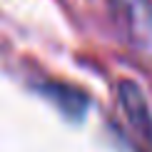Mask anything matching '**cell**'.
<instances>
[{
	"instance_id": "6da1fadb",
	"label": "cell",
	"mask_w": 152,
	"mask_h": 152,
	"mask_svg": "<svg viewBox=\"0 0 152 152\" xmlns=\"http://www.w3.org/2000/svg\"><path fill=\"white\" fill-rule=\"evenodd\" d=\"M117 97H120V105H122L130 125L135 127V132H140L147 142H152V115H150V107H147V100H145L142 90L135 82L122 80Z\"/></svg>"
},
{
	"instance_id": "7a4b0ae2",
	"label": "cell",
	"mask_w": 152,
	"mask_h": 152,
	"mask_svg": "<svg viewBox=\"0 0 152 152\" xmlns=\"http://www.w3.org/2000/svg\"><path fill=\"white\" fill-rule=\"evenodd\" d=\"M110 3L140 42L152 37V0H110Z\"/></svg>"
}]
</instances>
